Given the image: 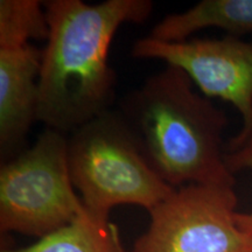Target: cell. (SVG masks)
I'll use <instances>...</instances> for the list:
<instances>
[{
	"label": "cell",
	"mask_w": 252,
	"mask_h": 252,
	"mask_svg": "<svg viewBox=\"0 0 252 252\" xmlns=\"http://www.w3.org/2000/svg\"><path fill=\"white\" fill-rule=\"evenodd\" d=\"M42 50L32 43L0 47V150L8 157L37 121Z\"/></svg>",
	"instance_id": "cell-7"
},
{
	"label": "cell",
	"mask_w": 252,
	"mask_h": 252,
	"mask_svg": "<svg viewBox=\"0 0 252 252\" xmlns=\"http://www.w3.org/2000/svg\"><path fill=\"white\" fill-rule=\"evenodd\" d=\"M225 165L232 175L251 169L252 171V131L245 135H235L225 143ZM239 228L252 235V213H237Z\"/></svg>",
	"instance_id": "cell-11"
},
{
	"label": "cell",
	"mask_w": 252,
	"mask_h": 252,
	"mask_svg": "<svg viewBox=\"0 0 252 252\" xmlns=\"http://www.w3.org/2000/svg\"><path fill=\"white\" fill-rule=\"evenodd\" d=\"M180 68L147 78L121 102L119 115L140 152L167 185L234 187L223 141L228 118Z\"/></svg>",
	"instance_id": "cell-2"
},
{
	"label": "cell",
	"mask_w": 252,
	"mask_h": 252,
	"mask_svg": "<svg viewBox=\"0 0 252 252\" xmlns=\"http://www.w3.org/2000/svg\"><path fill=\"white\" fill-rule=\"evenodd\" d=\"M49 34L42 50L37 121L63 134L72 133L115 100L117 75L109 64L110 46L125 24H143L151 0H48Z\"/></svg>",
	"instance_id": "cell-1"
},
{
	"label": "cell",
	"mask_w": 252,
	"mask_h": 252,
	"mask_svg": "<svg viewBox=\"0 0 252 252\" xmlns=\"http://www.w3.org/2000/svg\"><path fill=\"white\" fill-rule=\"evenodd\" d=\"M131 54L180 68L204 96L219 97L237 109L243 118L238 135L252 131V41L225 35L163 42L147 36L135 41Z\"/></svg>",
	"instance_id": "cell-6"
},
{
	"label": "cell",
	"mask_w": 252,
	"mask_h": 252,
	"mask_svg": "<svg viewBox=\"0 0 252 252\" xmlns=\"http://www.w3.org/2000/svg\"><path fill=\"white\" fill-rule=\"evenodd\" d=\"M87 208L68 167V137L46 128L35 144L0 169V230L42 238Z\"/></svg>",
	"instance_id": "cell-4"
},
{
	"label": "cell",
	"mask_w": 252,
	"mask_h": 252,
	"mask_svg": "<svg viewBox=\"0 0 252 252\" xmlns=\"http://www.w3.org/2000/svg\"><path fill=\"white\" fill-rule=\"evenodd\" d=\"M228 186L187 185L150 210L146 232L130 252H252V235L237 223Z\"/></svg>",
	"instance_id": "cell-5"
},
{
	"label": "cell",
	"mask_w": 252,
	"mask_h": 252,
	"mask_svg": "<svg viewBox=\"0 0 252 252\" xmlns=\"http://www.w3.org/2000/svg\"><path fill=\"white\" fill-rule=\"evenodd\" d=\"M1 252H125L118 229L108 219L86 210L70 224L39 238L26 248L6 249Z\"/></svg>",
	"instance_id": "cell-9"
},
{
	"label": "cell",
	"mask_w": 252,
	"mask_h": 252,
	"mask_svg": "<svg viewBox=\"0 0 252 252\" xmlns=\"http://www.w3.org/2000/svg\"><path fill=\"white\" fill-rule=\"evenodd\" d=\"M71 182L91 214L108 219L123 204L152 210L175 191L153 171L118 111L103 113L68 137Z\"/></svg>",
	"instance_id": "cell-3"
},
{
	"label": "cell",
	"mask_w": 252,
	"mask_h": 252,
	"mask_svg": "<svg viewBox=\"0 0 252 252\" xmlns=\"http://www.w3.org/2000/svg\"><path fill=\"white\" fill-rule=\"evenodd\" d=\"M208 27L236 37L252 33V0H202L182 13L167 15L153 27L150 37L180 42Z\"/></svg>",
	"instance_id": "cell-8"
},
{
	"label": "cell",
	"mask_w": 252,
	"mask_h": 252,
	"mask_svg": "<svg viewBox=\"0 0 252 252\" xmlns=\"http://www.w3.org/2000/svg\"><path fill=\"white\" fill-rule=\"evenodd\" d=\"M48 34L49 26L42 1H0V47L26 45L32 40H47Z\"/></svg>",
	"instance_id": "cell-10"
}]
</instances>
